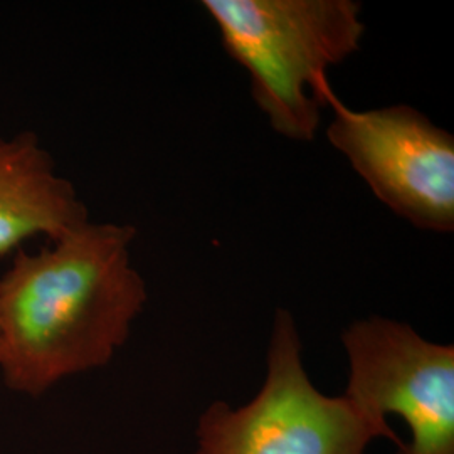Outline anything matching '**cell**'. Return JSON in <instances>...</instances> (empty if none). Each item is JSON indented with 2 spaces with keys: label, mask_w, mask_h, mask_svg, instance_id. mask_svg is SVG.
I'll return each instance as SVG.
<instances>
[{
  "label": "cell",
  "mask_w": 454,
  "mask_h": 454,
  "mask_svg": "<svg viewBox=\"0 0 454 454\" xmlns=\"http://www.w3.org/2000/svg\"><path fill=\"white\" fill-rule=\"evenodd\" d=\"M135 236L129 224L90 221L41 253L17 251L0 278V372L11 389L39 395L125 345L146 303Z\"/></svg>",
  "instance_id": "6da1fadb"
},
{
  "label": "cell",
  "mask_w": 454,
  "mask_h": 454,
  "mask_svg": "<svg viewBox=\"0 0 454 454\" xmlns=\"http://www.w3.org/2000/svg\"><path fill=\"white\" fill-rule=\"evenodd\" d=\"M227 54L251 78L271 129L313 142L333 91L328 69L357 52L365 34L354 0H204Z\"/></svg>",
  "instance_id": "7a4b0ae2"
},
{
  "label": "cell",
  "mask_w": 454,
  "mask_h": 454,
  "mask_svg": "<svg viewBox=\"0 0 454 454\" xmlns=\"http://www.w3.org/2000/svg\"><path fill=\"white\" fill-rule=\"evenodd\" d=\"M268 373L258 395L231 409L214 403L197 427V454H364L373 439L403 441L345 395L328 397L309 380L300 332L288 309H276Z\"/></svg>",
  "instance_id": "3957f363"
},
{
  "label": "cell",
  "mask_w": 454,
  "mask_h": 454,
  "mask_svg": "<svg viewBox=\"0 0 454 454\" xmlns=\"http://www.w3.org/2000/svg\"><path fill=\"white\" fill-rule=\"evenodd\" d=\"M326 137L372 194L418 229L454 231V137L407 105L358 112L332 91Z\"/></svg>",
  "instance_id": "277c9868"
},
{
  "label": "cell",
  "mask_w": 454,
  "mask_h": 454,
  "mask_svg": "<svg viewBox=\"0 0 454 454\" xmlns=\"http://www.w3.org/2000/svg\"><path fill=\"white\" fill-rule=\"evenodd\" d=\"M348 357L345 397L390 427L403 418L411 442L397 454H454V347L426 340L411 325L384 317L357 320L343 333Z\"/></svg>",
  "instance_id": "5b68a950"
},
{
  "label": "cell",
  "mask_w": 454,
  "mask_h": 454,
  "mask_svg": "<svg viewBox=\"0 0 454 454\" xmlns=\"http://www.w3.org/2000/svg\"><path fill=\"white\" fill-rule=\"evenodd\" d=\"M86 223V206L37 135L0 133V256L39 236L52 243Z\"/></svg>",
  "instance_id": "8992f818"
}]
</instances>
